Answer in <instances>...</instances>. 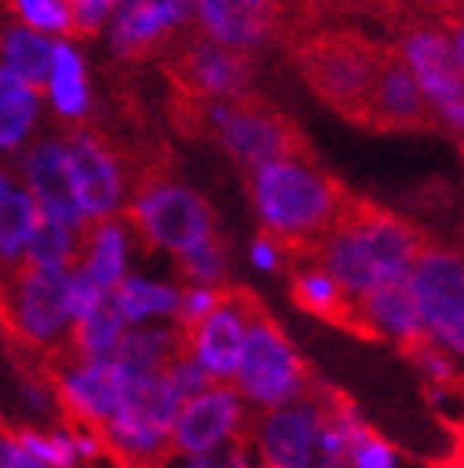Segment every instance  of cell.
<instances>
[{"label":"cell","mask_w":464,"mask_h":468,"mask_svg":"<svg viewBox=\"0 0 464 468\" xmlns=\"http://www.w3.org/2000/svg\"><path fill=\"white\" fill-rule=\"evenodd\" d=\"M126 378L116 372L110 359L83 362L73 359V366L60 372L57 378V392H60V406L77 419L93 429H103L110 422V415L120 406Z\"/></svg>","instance_id":"obj_19"},{"label":"cell","mask_w":464,"mask_h":468,"mask_svg":"<svg viewBox=\"0 0 464 468\" xmlns=\"http://www.w3.org/2000/svg\"><path fill=\"white\" fill-rule=\"evenodd\" d=\"M14 435H17L20 445H24L44 468H77V462H80V455L73 449L70 432L44 435V432H34V429H20V432H14Z\"/></svg>","instance_id":"obj_33"},{"label":"cell","mask_w":464,"mask_h":468,"mask_svg":"<svg viewBox=\"0 0 464 468\" xmlns=\"http://www.w3.org/2000/svg\"><path fill=\"white\" fill-rule=\"evenodd\" d=\"M126 329H130V325H126L123 313H120L113 303V292H110V296L100 299V306L90 309L83 319L70 323L73 359H83V362L110 359Z\"/></svg>","instance_id":"obj_27"},{"label":"cell","mask_w":464,"mask_h":468,"mask_svg":"<svg viewBox=\"0 0 464 468\" xmlns=\"http://www.w3.org/2000/svg\"><path fill=\"white\" fill-rule=\"evenodd\" d=\"M292 299L295 306H302L305 313L339 323L345 329L358 333V315H355V299H348L335 280L325 270H302L292 282Z\"/></svg>","instance_id":"obj_29"},{"label":"cell","mask_w":464,"mask_h":468,"mask_svg":"<svg viewBox=\"0 0 464 468\" xmlns=\"http://www.w3.org/2000/svg\"><path fill=\"white\" fill-rule=\"evenodd\" d=\"M179 396L160 376L126 378L120 406L103 425V441L116 449L126 462L140 468H156L170 449L173 419L179 412Z\"/></svg>","instance_id":"obj_4"},{"label":"cell","mask_w":464,"mask_h":468,"mask_svg":"<svg viewBox=\"0 0 464 468\" xmlns=\"http://www.w3.org/2000/svg\"><path fill=\"white\" fill-rule=\"evenodd\" d=\"M382 47L368 44L355 34H325L312 37L299 50V67L305 80L325 103L339 107L345 117L365 120L372 87L382 63Z\"/></svg>","instance_id":"obj_3"},{"label":"cell","mask_w":464,"mask_h":468,"mask_svg":"<svg viewBox=\"0 0 464 468\" xmlns=\"http://www.w3.org/2000/svg\"><path fill=\"white\" fill-rule=\"evenodd\" d=\"M73 17V34H97L113 17L116 0H67Z\"/></svg>","instance_id":"obj_39"},{"label":"cell","mask_w":464,"mask_h":468,"mask_svg":"<svg viewBox=\"0 0 464 468\" xmlns=\"http://www.w3.org/2000/svg\"><path fill=\"white\" fill-rule=\"evenodd\" d=\"M186 349V339L176 325H130L113 349L110 362L123 378L160 376L179 352Z\"/></svg>","instance_id":"obj_22"},{"label":"cell","mask_w":464,"mask_h":468,"mask_svg":"<svg viewBox=\"0 0 464 468\" xmlns=\"http://www.w3.org/2000/svg\"><path fill=\"white\" fill-rule=\"evenodd\" d=\"M113 303L123 313L126 325H143L150 319H166L179 309V289L170 282L146 280V276H123L113 289Z\"/></svg>","instance_id":"obj_28"},{"label":"cell","mask_w":464,"mask_h":468,"mask_svg":"<svg viewBox=\"0 0 464 468\" xmlns=\"http://www.w3.org/2000/svg\"><path fill=\"white\" fill-rule=\"evenodd\" d=\"M348 223L355 226L358 243L365 252L368 266L375 272V282H398L408 276L411 262L421 252V246L428 243L418 226H411L398 213H388L382 207H372L365 199L348 197L345 203Z\"/></svg>","instance_id":"obj_12"},{"label":"cell","mask_w":464,"mask_h":468,"mask_svg":"<svg viewBox=\"0 0 464 468\" xmlns=\"http://www.w3.org/2000/svg\"><path fill=\"white\" fill-rule=\"evenodd\" d=\"M70 270H37L20 266L7 289V319L27 343L50 346L70 333L67 313Z\"/></svg>","instance_id":"obj_10"},{"label":"cell","mask_w":464,"mask_h":468,"mask_svg":"<svg viewBox=\"0 0 464 468\" xmlns=\"http://www.w3.org/2000/svg\"><path fill=\"white\" fill-rule=\"evenodd\" d=\"M428 4L435 10H441V14H448V17H451V14H455L458 7H461V0H428Z\"/></svg>","instance_id":"obj_42"},{"label":"cell","mask_w":464,"mask_h":468,"mask_svg":"<svg viewBox=\"0 0 464 468\" xmlns=\"http://www.w3.org/2000/svg\"><path fill=\"white\" fill-rule=\"evenodd\" d=\"M47 93L54 103L57 117L83 120L90 113V87H87V63H83L80 50L67 40L54 44V60H50V77H47Z\"/></svg>","instance_id":"obj_24"},{"label":"cell","mask_w":464,"mask_h":468,"mask_svg":"<svg viewBox=\"0 0 464 468\" xmlns=\"http://www.w3.org/2000/svg\"><path fill=\"white\" fill-rule=\"evenodd\" d=\"M408 356L415 359V366L421 369V376L428 378L435 392H448V388L458 386L455 356H448V352L441 349V346L431 343V339L428 343H421L418 349H411Z\"/></svg>","instance_id":"obj_36"},{"label":"cell","mask_w":464,"mask_h":468,"mask_svg":"<svg viewBox=\"0 0 464 468\" xmlns=\"http://www.w3.org/2000/svg\"><path fill=\"white\" fill-rule=\"evenodd\" d=\"M196 0H116L110 17V44L126 60H140L170 44L193 20Z\"/></svg>","instance_id":"obj_16"},{"label":"cell","mask_w":464,"mask_h":468,"mask_svg":"<svg viewBox=\"0 0 464 468\" xmlns=\"http://www.w3.org/2000/svg\"><path fill=\"white\" fill-rule=\"evenodd\" d=\"M259 306L249 292L226 289L223 303L206 315L203 323L186 335L189 356L203 366V372L213 382H229L239 369L242 346H246V329H249L252 309Z\"/></svg>","instance_id":"obj_15"},{"label":"cell","mask_w":464,"mask_h":468,"mask_svg":"<svg viewBox=\"0 0 464 468\" xmlns=\"http://www.w3.org/2000/svg\"><path fill=\"white\" fill-rule=\"evenodd\" d=\"M249 455L242 449V441H229L223 449L203 452V455H179V462H160L156 468H246Z\"/></svg>","instance_id":"obj_38"},{"label":"cell","mask_w":464,"mask_h":468,"mask_svg":"<svg viewBox=\"0 0 464 468\" xmlns=\"http://www.w3.org/2000/svg\"><path fill=\"white\" fill-rule=\"evenodd\" d=\"M77 252H80L77 229L40 217L24 256H27V266H37V270H70V262L77 260Z\"/></svg>","instance_id":"obj_31"},{"label":"cell","mask_w":464,"mask_h":468,"mask_svg":"<svg viewBox=\"0 0 464 468\" xmlns=\"http://www.w3.org/2000/svg\"><path fill=\"white\" fill-rule=\"evenodd\" d=\"M183 260V276L189 280V286H219L226 276V252L219 246V239H206V243L193 246L189 252L179 256Z\"/></svg>","instance_id":"obj_34"},{"label":"cell","mask_w":464,"mask_h":468,"mask_svg":"<svg viewBox=\"0 0 464 468\" xmlns=\"http://www.w3.org/2000/svg\"><path fill=\"white\" fill-rule=\"evenodd\" d=\"M67 154V173H70L73 199L80 207L83 223H103L113 219L123 207L126 176L120 170V160L113 156V146L100 133L80 130L63 144Z\"/></svg>","instance_id":"obj_11"},{"label":"cell","mask_w":464,"mask_h":468,"mask_svg":"<svg viewBox=\"0 0 464 468\" xmlns=\"http://www.w3.org/2000/svg\"><path fill=\"white\" fill-rule=\"evenodd\" d=\"M322 422H325V406L315 396H302L299 402H289V406L266 409V415L252 432L256 452L262 459L259 465L312 468Z\"/></svg>","instance_id":"obj_14"},{"label":"cell","mask_w":464,"mask_h":468,"mask_svg":"<svg viewBox=\"0 0 464 468\" xmlns=\"http://www.w3.org/2000/svg\"><path fill=\"white\" fill-rule=\"evenodd\" d=\"M355 315H358V333L392 339L405 352L428 343V333L421 325L418 309H415V299H411L405 280L382 282V286H375L362 299H355Z\"/></svg>","instance_id":"obj_21"},{"label":"cell","mask_w":464,"mask_h":468,"mask_svg":"<svg viewBox=\"0 0 464 468\" xmlns=\"http://www.w3.org/2000/svg\"><path fill=\"white\" fill-rule=\"evenodd\" d=\"M249 260H252L256 270L276 272L279 266H282V246H279L272 236H259V239L249 246Z\"/></svg>","instance_id":"obj_41"},{"label":"cell","mask_w":464,"mask_h":468,"mask_svg":"<svg viewBox=\"0 0 464 468\" xmlns=\"http://www.w3.org/2000/svg\"><path fill=\"white\" fill-rule=\"evenodd\" d=\"M286 0H196L203 37L236 50H259L276 37Z\"/></svg>","instance_id":"obj_17"},{"label":"cell","mask_w":464,"mask_h":468,"mask_svg":"<svg viewBox=\"0 0 464 468\" xmlns=\"http://www.w3.org/2000/svg\"><path fill=\"white\" fill-rule=\"evenodd\" d=\"M126 262H130V229L116 219L90 226V236L83 243V276L103 292H113L126 276Z\"/></svg>","instance_id":"obj_23"},{"label":"cell","mask_w":464,"mask_h":468,"mask_svg":"<svg viewBox=\"0 0 464 468\" xmlns=\"http://www.w3.org/2000/svg\"><path fill=\"white\" fill-rule=\"evenodd\" d=\"M24 176H27V193L37 203V213L80 233L87 223H83L80 207L73 199L70 173H67V154H63L60 140H40L24 156Z\"/></svg>","instance_id":"obj_20"},{"label":"cell","mask_w":464,"mask_h":468,"mask_svg":"<svg viewBox=\"0 0 464 468\" xmlns=\"http://www.w3.org/2000/svg\"><path fill=\"white\" fill-rule=\"evenodd\" d=\"M40 113V93L0 67V154L17 150L30 136Z\"/></svg>","instance_id":"obj_30"},{"label":"cell","mask_w":464,"mask_h":468,"mask_svg":"<svg viewBox=\"0 0 464 468\" xmlns=\"http://www.w3.org/2000/svg\"><path fill=\"white\" fill-rule=\"evenodd\" d=\"M408 292L415 299L418 319L435 346L448 356L464 352V266L461 252L451 246L425 243L411 262Z\"/></svg>","instance_id":"obj_6"},{"label":"cell","mask_w":464,"mask_h":468,"mask_svg":"<svg viewBox=\"0 0 464 468\" xmlns=\"http://www.w3.org/2000/svg\"><path fill=\"white\" fill-rule=\"evenodd\" d=\"M170 73L193 100H239L252 87L256 60L249 50L193 37L173 54Z\"/></svg>","instance_id":"obj_9"},{"label":"cell","mask_w":464,"mask_h":468,"mask_svg":"<svg viewBox=\"0 0 464 468\" xmlns=\"http://www.w3.org/2000/svg\"><path fill=\"white\" fill-rule=\"evenodd\" d=\"M246 406L236 386L213 382L199 396L186 399L173 419L170 445L179 455H203L239 439Z\"/></svg>","instance_id":"obj_13"},{"label":"cell","mask_w":464,"mask_h":468,"mask_svg":"<svg viewBox=\"0 0 464 468\" xmlns=\"http://www.w3.org/2000/svg\"><path fill=\"white\" fill-rule=\"evenodd\" d=\"M50 60H54V44L40 30L7 27L0 34V67L34 90H40L50 77Z\"/></svg>","instance_id":"obj_26"},{"label":"cell","mask_w":464,"mask_h":468,"mask_svg":"<svg viewBox=\"0 0 464 468\" xmlns=\"http://www.w3.org/2000/svg\"><path fill=\"white\" fill-rule=\"evenodd\" d=\"M236 392L259 409H279L309 396V369L292 349L282 325L262 306L252 309L239 369L232 376Z\"/></svg>","instance_id":"obj_2"},{"label":"cell","mask_w":464,"mask_h":468,"mask_svg":"<svg viewBox=\"0 0 464 468\" xmlns=\"http://www.w3.org/2000/svg\"><path fill=\"white\" fill-rule=\"evenodd\" d=\"M223 296H226V289H219V286H189L186 292H179V309L173 319H176V329L183 333V339L223 303Z\"/></svg>","instance_id":"obj_35"},{"label":"cell","mask_w":464,"mask_h":468,"mask_svg":"<svg viewBox=\"0 0 464 468\" xmlns=\"http://www.w3.org/2000/svg\"><path fill=\"white\" fill-rule=\"evenodd\" d=\"M246 468H266V465H252V462H249V465H246Z\"/></svg>","instance_id":"obj_43"},{"label":"cell","mask_w":464,"mask_h":468,"mask_svg":"<svg viewBox=\"0 0 464 468\" xmlns=\"http://www.w3.org/2000/svg\"><path fill=\"white\" fill-rule=\"evenodd\" d=\"M464 37L461 27H431L415 24L405 30L398 57L411 70L418 90L428 100L431 113L451 130L464 126Z\"/></svg>","instance_id":"obj_7"},{"label":"cell","mask_w":464,"mask_h":468,"mask_svg":"<svg viewBox=\"0 0 464 468\" xmlns=\"http://www.w3.org/2000/svg\"><path fill=\"white\" fill-rule=\"evenodd\" d=\"M0 468H44V465L20 445L17 435L7 432L0 435Z\"/></svg>","instance_id":"obj_40"},{"label":"cell","mask_w":464,"mask_h":468,"mask_svg":"<svg viewBox=\"0 0 464 468\" xmlns=\"http://www.w3.org/2000/svg\"><path fill=\"white\" fill-rule=\"evenodd\" d=\"M199 110H203L206 126L216 130L226 154L246 170L299 156V150L305 146L292 120L259 100H199Z\"/></svg>","instance_id":"obj_5"},{"label":"cell","mask_w":464,"mask_h":468,"mask_svg":"<svg viewBox=\"0 0 464 468\" xmlns=\"http://www.w3.org/2000/svg\"><path fill=\"white\" fill-rule=\"evenodd\" d=\"M130 219L156 250L189 252L193 246L213 239V209L196 189L179 183H146L130 203Z\"/></svg>","instance_id":"obj_8"},{"label":"cell","mask_w":464,"mask_h":468,"mask_svg":"<svg viewBox=\"0 0 464 468\" xmlns=\"http://www.w3.org/2000/svg\"><path fill=\"white\" fill-rule=\"evenodd\" d=\"M163 378L170 382V388L179 396V402H186V399H193V396H199L203 388H209L213 386V378L206 376L203 372V366H199L193 356H189V349H183L176 356V359L163 369Z\"/></svg>","instance_id":"obj_37"},{"label":"cell","mask_w":464,"mask_h":468,"mask_svg":"<svg viewBox=\"0 0 464 468\" xmlns=\"http://www.w3.org/2000/svg\"><path fill=\"white\" fill-rule=\"evenodd\" d=\"M37 219L40 213L30 193L0 170V262L4 266H17L24 260Z\"/></svg>","instance_id":"obj_25"},{"label":"cell","mask_w":464,"mask_h":468,"mask_svg":"<svg viewBox=\"0 0 464 468\" xmlns=\"http://www.w3.org/2000/svg\"><path fill=\"white\" fill-rule=\"evenodd\" d=\"M252 203L279 246H302L319 243L345 209L348 193L312 156H286L252 170Z\"/></svg>","instance_id":"obj_1"},{"label":"cell","mask_w":464,"mask_h":468,"mask_svg":"<svg viewBox=\"0 0 464 468\" xmlns=\"http://www.w3.org/2000/svg\"><path fill=\"white\" fill-rule=\"evenodd\" d=\"M362 123L382 126V130H428L431 126L428 100L418 90V83L398 54H388V50L382 54Z\"/></svg>","instance_id":"obj_18"},{"label":"cell","mask_w":464,"mask_h":468,"mask_svg":"<svg viewBox=\"0 0 464 468\" xmlns=\"http://www.w3.org/2000/svg\"><path fill=\"white\" fill-rule=\"evenodd\" d=\"M24 27L40 34H73V17L67 0H7Z\"/></svg>","instance_id":"obj_32"}]
</instances>
